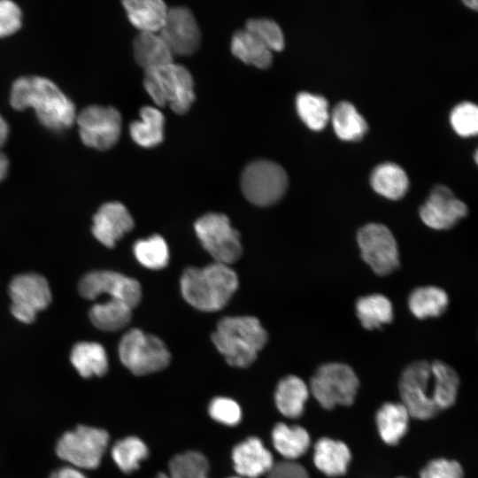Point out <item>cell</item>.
Here are the masks:
<instances>
[{
    "mask_svg": "<svg viewBox=\"0 0 478 478\" xmlns=\"http://www.w3.org/2000/svg\"><path fill=\"white\" fill-rule=\"evenodd\" d=\"M9 169V159L7 156L0 150V182L6 177Z\"/></svg>",
    "mask_w": 478,
    "mask_h": 478,
    "instance_id": "cell-46",
    "label": "cell"
},
{
    "mask_svg": "<svg viewBox=\"0 0 478 478\" xmlns=\"http://www.w3.org/2000/svg\"><path fill=\"white\" fill-rule=\"evenodd\" d=\"M10 104L17 111L32 108L46 128L61 132L76 120L73 101L52 81L42 76H22L12 83Z\"/></svg>",
    "mask_w": 478,
    "mask_h": 478,
    "instance_id": "cell-1",
    "label": "cell"
},
{
    "mask_svg": "<svg viewBox=\"0 0 478 478\" xmlns=\"http://www.w3.org/2000/svg\"><path fill=\"white\" fill-rule=\"evenodd\" d=\"M449 305L448 293L434 285L417 287L408 297L410 312L420 320L440 317L447 311Z\"/></svg>",
    "mask_w": 478,
    "mask_h": 478,
    "instance_id": "cell-26",
    "label": "cell"
},
{
    "mask_svg": "<svg viewBox=\"0 0 478 478\" xmlns=\"http://www.w3.org/2000/svg\"><path fill=\"white\" fill-rule=\"evenodd\" d=\"M121 363L134 374L144 375L166 368L170 352L157 336L137 328L126 333L119 344Z\"/></svg>",
    "mask_w": 478,
    "mask_h": 478,
    "instance_id": "cell-7",
    "label": "cell"
},
{
    "mask_svg": "<svg viewBox=\"0 0 478 478\" xmlns=\"http://www.w3.org/2000/svg\"><path fill=\"white\" fill-rule=\"evenodd\" d=\"M212 340L230 366L245 368L256 360L268 335L255 317H226L219 321Z\"/></svg>",
    "mask_w": 478,
    "mask_h": 478,
    "instance_id": "cell-3",
    "label": "cell"
},
{
    "mask_svg": "<svg viewBox=\"0 0 478 478\" xmlns=\"http://www.w3.org/2000/svg\"><path fill=\"white\" fill-rule=\"evenodd\" d=\"M173 55L192 54L199 46L201 33L192 12L186 7L168 9L165 23L158 32Z\"/></svg>",
    "mask_w": 478,
    "mask_h": 478,
    "instance_id": "cell-16",
    "label": "cell"
},
{
    "mask_svg": "<svg viewBox=\"0 0 478 478\" xmlns=\"http://www.w3.org/2000/svg\"><path fill=\"white\" fill-rule=\"evenodd\" d=\"M296 106L303 121L312 129H321L328 120V102L321 95L301 91L297 95Z\"/></svg>",
    "mask_w": 478,
    "mask_h": 478,
    "instance_id": "cell-35",
    "label": "cell"
},
{
    "mask_svg": "<svg viewBox=\"0 0 478 478\" xmlns=\"http://www.w3.org/2000/svg\"><path fill=\"white\" fill-rule=\"evenodd\" d=\"M311 396L324 410L351 406L358 397L359 379L354 369L342 362L320 365L308 382Z\"/></svg>",
    "mask_w": 478,
    "mask_h": 478,
    "instance_id": "cell-4",
    "label": "cell"
},
{
    "mask_svg": "<svg viewBox=\"0 0 478 478\" xmlns=\"http://www.w3.org/2000/svg\"><path fill=\"white\" fill-rule=\"evenodd\" d=\"M397 391L399 402L412 419L427 421L440 413L434 400L430 362L415 360L405 366L398 379Z\"/></svg>",
    "mask_w": 478,
    "mask_h": 478,
    "instance_id": "cell-6",
    "label": "cell"
},
{
    "mask_svg": "<svg viewBox=\"0 0 478 478\" xmlns=\"http://www.w3.org/2000/svg\"><path fill=\"white\" fill-rule=\"evenodd\" d=\"M209 462L197 451H187L172 458L169 474L172 478H209Z\"/></svg>",
    "mask_w": 478,
    "mask_h": 478,
    "instance_id": "cell-36",
    "label": "cell"
},
{
    "mask_svg": "<svg viewBox=\"0 0 478 478\" xmlns=\"http://www.w3.org/2000/svg\"><path fill=\"white\" fill-rule=\"evenodd\" d=\"M134 253L136 259L150 269H161L169 260L167 244L158 235L138 240L134 245Z\"/></svg>",
    "mask_w": 478,
    "mask_h": 478,
    "instance_id": "cell-37",
    "label": "cell"
},
{
    "mask_svg": "<svg viewBox=\"0 0 478 478\" xmlns=\"http://www.w3.org/2000/svg\"><path fill=\"white\" fill-rule=\"evenodd\" d=\"M430 363L434 400L441 412L456 404L460 389V377L454 367L443 360L436 359Z\"/></svg>",
    "mask_w": 478,
    "mask_h": 478,
    "instance_id": "cell-23",
    "label": "cell"
},
{
    "mask_svg": "<svg viewBox=\"0 0 478 478\" xmlns=\"http://www.w3.org/2000/svg\"><path fill=\"white\" fill-rule=\"evenodd\" d=\"M331 118L334 129L342 139H358L367 130L366 120L357 108L348 101L337 103L332 111Z\"/></svg>",
    "mask_w": 478,
    "mask_h": 478,
    "instance_id": "cell-32",
    "label": "cell"
},
{
    "mask_svg": "<svg viewBox=\"0 0 478 478\" xmlns=\"http://www.w3.org/2000/svg\"><path fill=\"white\" fill-rule=\"evenodd\" d=\"M71 362L81 376H102L108 370V358L104 347L97 343L81 342L71 351Z\"/></svg>",
    "mask_w": 478,
    "mask_h": 478,
    "instance_id": "cell-29",
    "label": "cell"
},
{
    "mask_svg": "<svg viewBox=\"0 0 478 478\" xmlns=\"http://www.w3.org/2000/svg\"><path fill=\"white\" fill-rule=\"evenodd\" d=\"M274 450L283 460L297 461L312 448L309 431L300 424L276 422L270 433Z\"/></svg>",
    "mask_w": 478,
    "mask_h": 478,
    "instance_id": "cell-22",
    "label": "cell"
},
{
    "mask_svg": "<svg viewBox=\"0 0 478 478\" xmlns=\"http://www.w3.org/2000/svg\"><path fill=\"white\" fill-rule=\"evenodd\" d=\"M468 214V206L445 185H436L419 209L421 221L429 228L445 231Z\"/></svg>",
    "mask_w": 478,
    "mask_h": 478,
    "instance_id": "cell-14",
    "label": "cell"
},
{
    "mask_svg": "<svg viewBox=\"0 0 478 478\" xmlns=\"http://www.w3.org/2000/svg\"><path fill=\"white\" fill-rule=\"evenodd\" d=\"M131 310L127 304L111 299L93 305L89 311V318L97 328L104 331H116L129 323Z\"/></svg>",
    "mask_w": 478,
    "mask_h": 478,
    "instance_id": "cell-33",
    "label": "cell"
},
{
    "mask_svg": "<svg viewBox=\"0 0 478 478\" xmlns=\"http://www.w3.org/2000/svg\"><path fill=\"white\" fill-rule=\"evenodd\" d=\"M231 51L243 62L259 68L266 67L272 62V50L245 29L234 34Z\"/></svg>",
    "mask_w": 478,
    "mask_h": 478,
    "instance_id": "cell-31",
    "label": "cell"
},
{
    "mask_svg": "<svg viewBox=\"0 0 478 478\" xmlns=\"http://www.w3.org/2000/svg\"><path fill=\"white\" fill-rule=\"evenodd\" d=\"M468 8L478 12V0H466L463 2Z\"/></svg>",
    "mask_w": 478,
    "mask_h": 478,
    "instance_id": "cell-47",
    "label": "cell"
},
{
    "mask_svg": "<svg viewBox=\"0 0 478 478\" xmlns=\"http://www.w3.org/2000/svg\"><path fill=\"white\" fill-rule=\"evenodd\" d=\"M165 119L162 112L152 106L140 110V120L129 126L133 141L141 147L151 148L159 144L164 138Z\"/></svg>",
    "mask_w": 478,
    "mask_h": 478,
    "instance_id": "cell-28",
    "label": "cell"
},
{
    "mask_svg": "<svg viewBox=\"0 0 478 478\" xmlns=\"http://www.w3.org/2000/svg\"><path fill=\"white\" fill-rule=\"evenodd\" d=\"M195 231L203 247L217 263L228 265L242 254L240 235L221 213H207L195 223Z\"/></svg>",
    "mask_w": 478,
    "mask_h": 478,
    "instance_id": "cell-10",
    "label": "cell"
},
{
    "mask_svg": "<svg viewBox=\"0 0 478 478\" xmlns=\"http://www.w3.org/2000/svg\"><path fill=\"white\" fill-rule=\"evenodd\" d=\"M474 160H475L476 164L478 165V148H477V150H476V151L474 153Z\"/></svg>",
    "mask_w": 478,
    "mask_h": 478,
    "instance_id": "cell-49",
    "label": "cell"
},
{
    "mask_svg": "<svg viewBox=\"0 0 478 478\" xmlns=\"http://www.w3.org/2000/svg\"><path fill=\"white\" fill-rule=\"evenodd\" d=\"M79 292L87 299H95L105 293L131 308L136 306L142 297L141 286L136 280L112 271L87 274L79 283Z\"/></svg>",
    "mask_w": 478,
    "mask_h": 478,
    "instance_id": "cell-15",
    "label": "cell"
},
{
    "mask_svg": "<svg viewBox=\"0 0 478 478\" xmlns=\"http://www.w3.org/2000/svg\"><path fill=\"white\" fill-rule=\"evenodd\" d=\"M12 315L23 323L35 320L38 312L51 301V292L46 279L37 274L27 273L15 276L9 285Z\"/></svg>",
    "mask_w": 478,
    "mask_h": 478,
    "instance_id": "cell-13",
    "label": "cell"
},
{
    "mask_svg": "<svg viewBox=\"0 0 478 478\" xmlns=\"http://www.w3.org/2000/svg\"><path fill=\"white\" fill-rule=\"evenodd\" d=\"M266 478H310V474L298 461L282 459L274 463Z\"/></svg>",
    "mask_w": 478,
    "mask_h": 478,
    "instance_id": "cell-43",
    "label": "cell"
},
{
    "mask_svg": "<svg viewBox=\"0 0 478 478\" xmlns=\"http://www.w3.org/2000/svg\"><path fill=\"white\" fill-rule=\"evenodd\" d=\"M393 478H410V477L404 476V475H398V476H395Z\"/></svg>",
    "mask_w": 478,
    "mask_h": 478,
    "instance_id": "cell-50",
    "label": "cell"
},
{
    "mask_svg": "<svg viewBox=\"0 0 478 478\" xmlns=\"http://www.w3.org/2000/svg\"><path fill=\"white\" fill-rule=\"evenodd\" d=\"M363 260L378 275L391 274L399 266L397 243L390 230L382 224L369 223L357 234Z\"/></svg>",
    "mask_w": 478,
    "mask_h": 478,
    "instance_id": "cell-11",
    "label": "cell"
},
{
    "mask_svg": "<svg viewBox=\"0 0 478 478\" xmlns=\"http://www.w3.org/2000/svg\"><path fill=\"white\" fill-rule=\"evenodd\" d=\"M410 416L399 401L381 404L374 413V424L381 441L388 446H397L408 434Z\"/></svg>",
    "mask_w": 478,
    "mask_h": 478,
    "instance_id": "cell-21",
    "label": "cell"
},
{
    "mask_svg": "<svg viewBox=\"0 0 478 478\" xmlns=\"http://www.w3.org/2000/svg\"><path fill=\"white\" fill-rule=\"evenodd\" d=\"M238 287L236 274L221 263L187 268L181 277L185 300L195 308L214 312L223 308Z\"/></svg>",
    "mask_w": 478,
    "mask_h": 478,
    "instance_id": "cell-2",
    "label": "cell"
},
{
    "mask_svg": "<svg viewBox=\"0 0 478 478\" xmlns=\"http://www.w3.org/2000/svg\"><path fill=\"white\" fill-rule=\"evenodd\" d=\"M49 478H87V476L76 467L63 466L52 472Z\"/></svg>",
    "mask_w": 478,
    "mask_h": 478,
    "instance_id": "cell-44",
    "label": "cell"
},
{
    "mask_svg": "<svg viewBox=\"0 0 478 478\" xmlns=\"http://www.w3.org/2000/svg\"><path fill=\"white\" fill-rule=\"evenodd\" d=\"M227 478H243V477H240V476L236 475V476H230V477H227Z\"/></svg>",
    "mask_w": 478,
    "mask_h": 478,
    "instance_id": "cell-51",
    "label": "cell"
},
{
    "mask_svg": "<svg viewBox=\"0 0 478 478\" xmlns=\"http://www.w3.org/2000/svg\"><path fill=\"white\" fill-rule=\"evenodd\" d=\"M357 316L366 329L380 328L393 320V307L390 301L381 294L359 297L355 305Z\"/></svg>",
    "mask_w": 478,
    "mask_h": 478,
    "instance_id": "cell-30",
    "label": "cell"
},
{
    "mask_svg": "<svg viewBox=\"0 0 478 478\" xmlns=\"http://www.w3.org/2000/svg\"><path fill=\"white\" fill-rule=\"evenodd\" d=\"M465 471L460 462L446 457L434 458L420 469L419 478H464Z\"/></svg>",
    "mask_w": 478,
    "mask_h": 478,
    "instance_id": "cell-41",
    "label": "cell"
},
{
    "mask_svg": "<svg viewBox=\"0 0 478 478\" xmlns=\"http://www.w3.org/2000/svg\"><path fill=\"white\" fill-rule=\"evenodd\" d=\"M22 25V12L10 0H0V38L15 34Z\"/></svg>",
    "mask_w": 478,
    "mask_h": 478,
    "instance_id": "cell-42",
    "label": "cell"
},
{
    "mask_svg": "<svg viewBox=\"0 0 478 478\" xmlns=\"http://www.w3.org/2000/svg\"><path fill=\"white\" fill-rule=\"evenodd\" d=\"M155 478H172L169 474L166 473H158Z\"/></svg>",
    "mask_w": 478,
    "mask_h": 478,
    "instance_id": "cell-48",
    "label": "cell"
},
{
    "mask_svg": "<svg viewBox=\"0 0 478 478\" xmlns=\"http://www.w3.org/2000/svg\"><path fill=\"white\" fill-rule=\"evenodd\" d=\"M109 443V435L102 428L78 426L58 441L57 455L78 469H96Z\"/></svg>",
    "mask_w": 478,
    "mask_h": 478,
    "instance_id": "cell-8",
    "label": "cell"
},
{
    "mask_svg": "<svg viewBox=\"0 0 478 478\" xmlns=\"http://www.w3.org/2000/svg\"><path fill=\"white\" fill-rule=\"evenodd\" d=\"M75 122L82 143L104 150L112 148L121 132V116L113 107L89 105L76 116Z\"/></svg>",
    "mask_w": 478,
    "mask_h": 478,
    "instance_id": "cell-12",
    "label": "cell"
},
{
    "mask_svg": "<svg viewBox=\"0 0 478 478\" xmlns=\"http://www.w3.org/2000/svg\"><path fill=\"white\" fill-rule=\"evenodd\" d=\"M134 227L127 209L119 202L103 204L93 217L92 233L104 245L112 248Z\"/></svg>",
    "mask_w": 478,
    "mask_h": 478,
    "instance_id": "cell-19",
    "label": "cell"
},
{
    "mask_svg": "<svg viewBox=\"0 0 478 478\" xmlns=\"http://www.w3.org/2000/svg\"><path fill=\"white\" fill-rule=\"evenodd\" d=\"M288 186V176L278 163L269 159L250 162L243 171L241 188L252 204L268 206L281 198Z\"/></svg>",
    "mask_w": 478,
    "mask_h": 478,
    "instance_id": "cell-9",
    "label": "cell"
},
{
    "mask_svg": "<svg viewBox=\"0 0 478 478\" xmlns=\"http://www.w3.org/2000/svg\"><path fill=\"white\" fill-rule=\"evenodd\" d=\"M111 456L120 471L131 474L148 458L149 449L141 438L130 436L118 440L112 445Z\"/></svg>",
    "mask_w": 478,
    "mask_h": 478,
    "instance_id": "cell-34",
    "label": "cell"
},
{
    "mask_svg": "<svg viewBox=\"0 0 478 478\" xmlns=\"http://www.w3.org/2000/svg\"><path fill=\"white\" fill-rule=\"evenodd\" d=\"M8 136H9L8 123L0 114V150L7 142Z\"/></svg>",
    "mask_w": 478,
    "mask_h": 478,
    "instance_id": "cell-45",
    "label": "cell"
},
{
    "mask_svg": "<svg viewBox=\"0 0 478 478\" xmlns=\"http://www.w3.org/2000/svg\"><path fill=\"white\" fill-rule=\"evenodd\" d=\"M450 121L453 130L460 136L478 135V105L471 102L457 104L451 111Z\"/></svg>",
    "mask_w": 478,
    "mask_h": 478,
    "instance_id": "cell-39",
    "label": "cell"
},
{
    "mask_svg": "<svg viewBox=\"0 0 478 478\" xmlns=\"http://www.w3.org/2000/svg\"><path fill=\"white\" fill-rule=\"evenodd\" d=\"M245 30L252 34L271 50H280L284 45L281 27L269 18H254L247 20Z\"/></svg>",
    "mask_w": 478,
    "mask_h": 478,
    "instance_id": "cell-38",
    "label": "cell"
},
{
    "mask_svg": "<svg viewBox=\"0 0 478 478\" xmlns=\"http://www.w3.org/2000/svg\"><path fill=\"white\" fill-rule=\"evenodd\" d=\"M311 397L308 382L296 374L281 377L274 390V403L278 412L289 420L300 419Z\"/></svg>",
    "mask_w": 478,
    "mask_h": 478,
    "instance_id": "cell-20",
    "label": "cell"
},
{
    "mask_svg": "<svg viewBox=\"0 0 478 478\" xmlns=\"http://www.w3.org/2000/svg\"><path fill=\"white\" fill-rule=\"evenodd\" d=\"M231 459L235 473L243 478L266 475L275 463L272 451L256 436L236 443L232 449Z\"/></svg>",
    "mask_w": 478,
    "mask_h": 478,
    "instance_id": "cell-17",
    "label": "cell"
},
{
    "mask_svg": "<svg viewBox=\"0 0 478 478\" xmlns=\"http://www.w3.org/2000/svg\"><path fill=\"white\" fill-rule=\"evenodd\" d=\"M312 464L317 471L328 478L344 476L352 462V451L343 440L324 436L312 445Z\"/></svg>",
    "mask_w": 478,
    "mask_h": 478,
    "instance_id": "cell-18",
    "label": "cell"
},
{
    "mask_svg": "<svg viewBox=\"0 0 478 478\" xmlns=\"http://www.w3.org/2000/svg\"><path fill=\"white\" fill-rule=\"evenodd\" d=\"M370 182L380 195L389 199H399L405 196L409 187L405 171L397 163L382 162L371 173Z\"/></svg>",
    "mask_w": 478,
    "mask_h": 478,
    "instance_id": "cell-27",
    "label": "cell"
},
{
    "mask_svg": "<svg viewBox=\"0 0 478 478\" xmlns=\"http://www.w3.org/2000/svg\"><path fill=\"white\" fill-rule=\"evenodd\" d=\"M209 415L212 420L225 426L238 425L243 418L240 405L227 397H216L212 399L208 406Z\"/></svg>",
    "mask_w": 478,
    "mask_h": 478,
    "instance_id": "cell-40",
    "label": "cell"
},
{
    "mask_svg": "<svg viewBox=\"0 0 478 478\" xmlns=\"http://www.w3.org/2000/svg\"><path fill=\"white\" fill-rule=\"evenodd\" d=\"M123 6L130 22L140 32L158 33L166 18L168 8L161 0H126Z\"/></svg>",
    "mask_w": 478,
    "mask_h": 478,
    "instance_id": "cell-25",
    "label": "cell"
},
{
    "mask_svg": "<svg viewBox=\"0 0 478 478\" xmlns=\"http://www.w3.org/2000/svg\"><path fill=\"white\" fill-rule=\"evenodd\" d=\"M143 85L157 105L168 104L178 114L186 113L195 100L192 75L173 62L145 71Z\"/></svg>",
    "mask_w": 478,
    "mask_h": 478,
    "instance_id": "cell-5",
    "label": "cell"
},
{
    "mask_svg": "<svg viewBox=\"0 0 478 478\" xmlns=\"http://www.w3.org/2000/svg\"><path fill=\"white\" fill-rule=\"evenodd\" d=\"M133 47L136 63L145 71L173 62L172 51L158 33L140 32Z\"/></svg>",
    "mask_w": 478,
    "mask_h": 478,
    "instance_id": "cell-24",
    "label": "cell"
}]
</instances>
